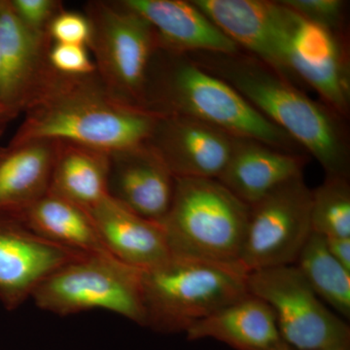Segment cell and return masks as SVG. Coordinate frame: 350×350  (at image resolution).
Returning <instances> with one entry per match:
<instances>
[{
  "label": "cell",
  "mask_w": 350,
  "mask_h": 350,
  "mask_svg": "<svg viewBox=\"0 0 350 350\" xmlns=\"http://www.w3.org/2000/svg\"><path fill=\"white\" fill-rule=\"evenodd\" d=\"M241 262L177 256L142 269L145 326L163 333L187 332L197 322L250 294Z\"/></svg>",
  "instance_id": "277c9868"
},
{
  "label": "cell",
  "mask_w": 350,
  "mask_h": 350,
  "mask_svg": "<svg viewBox=\"0 0 350 350\" xmlns=\"http://www.w3.org/2000/svg\"><path fill=\"white\" fill-rule=\"evenodd\" d=\"M192 2L241 50L275 70L273 1L194 0Z\"/></svg>",
  "instance_id": "44dd1931"
},
{
  "label": "cell",
  "mask_w": 350,
  "mask_h": 350,
  "mask_svg": "<svg viewBox=\"0 0 350 350\" xmlns=\"http://www.w3.org/2000/svg\"><path fill=\"white\" fill-rule=\"evenodd\" d=\"M236 137L191 117L160 114L148 144L175 177L217 179Z\"/></svg>",
  "instance_id": "7c38bea8"
},
{
  "label": "cell",
  "mask_w": 350,
  "mask_h": 350,
  "mask_svg": "<svg viewBox=\"0 0 350 350\" xmlns=\"http://www.w3.org/2000/svg\"><path fill=\"white\" fill-rule=\"evenodd\" d=\"M144 107L159 114L200 120L234 137L258 140L280 150H303L228 83L200 68L188 54L160 46L147 75Z\"/></svg>",
  "instance_id": "3957f363"
},
{
  "label": "cell",
  "mask_w": 350,
  "mask_h": 350,
  "mask_svg": "<svg viewBox=\"0 0 350 350\" xmlns=\"http://www.w3.org/2000/svg\"><path fill=\"white\" fill-rule=\"evenodd\" d=\"M59 146L31 140L0 150V213L18 217L49 191Z\"/></svg>",
  "instance_id": "ac0fdd59"
},
{
  "label": "cell",
  "mask_w": 350,
  "mask_h": 350,
  "mask_svg": "<svg viewBox=\"0 0 350 350\" xmlns=\"http://www.w3.org/2000/svg\"><path fill=\"white\" fill-rule=\"evenodd\" d=\"M47 33L52 43L72 44L89 48L91 24L85 14L62 9L51 21Z\"/></svg>",
  "instance_id": "4316f807"
},
{
  "label": "cell",
  "mask_w": 350,
  "mask_h": 350,
  "mask_svg": "<svg viewBox=\"0 0 350 350\" xmlns=\"http://www.w3.org/2000/svg\"><path fill=\"white\" fill-rule=\"evenodd\" d=\"M312 190L303 175L250 206L239 262L250 271L291 266L312 234Z\"/></svg>",
  "instance_id": "30bf717a"
},
{
  "label": "cell",
  "mask_w": 350,
  "mask_h": 350,
  "mask_svg": "<svg viewBox=\"0 0 350 350\" xmlns=\"http://www.w3.org/2000/svg\"><path fill=\"white\" fill-rule=\"evenodd\" d=\"M186 334L189 340L213 338L234 350H271L282 342L273 310L251 294L197 322Z\"/></svg>",
  "instance_id": "d6986e66"
},
{
  "label": "cell",
  "mask_w": 350,
  "mask_h": 350,
  "mask_svg": "<svg viewBox=\"0 0 350 350\" xmlns=\"http://www.w3.org/2000/svg\"><path fill=\"white\" fill-rule=\"evenodd\" d=\"M88 213L107 250L119 261L147 269L172 255L162 224L137 215L110 196Z\"/></svg>",
  "instance_id": "e0dca14e"
},
{
  "label": "cell",
  "mask_w": 350,
  "mask_h": 350,
  "mask_svg": "<svg viewBox=\"0 0 350 350\" xmlns=\"http://www.w3.org/2000/svg\"><path fill=\"white\" fill-rule=\"evenodd\" d=\"M174 188V175L150 145L110 155L109 196L137 215L162 224Z\"/></svg>",
  "instance_id": "5bb4252c"
},
{
  "label": "cell",
  "mask_w": 350,
  "mask_h": 350,
  "mask_svg": "<svg viewBox=\"0 0 350 350\" xmlns=\"http://www.w3.org/2000/svg\"><path fill=\"white\" fill-rule=\"evenodd\" d=\"M16 218L39 236L76 254L114 257L86 209L50 191Z\"/></svg>",
  "instance_id": "ffe728a7"
},
{
  "label": "cell",
  "mask_w": 350,
  "mask_h": 350,
  "mask_svg": "<svg viewBox=\"0 0 350 350\" xmlns=\"http://www.w3.org/2000/svg\"><path fill=\"white\" fill-rule=\"evenodd\" d=\"M13 119V117H11L8 113L3 111V110L0 108V135H1L2 131H3L4 128L7 125L9 121Z\"/></svg>",
  "instance_id": "f546056e"
},
{
  "label": "cell",
  "mask_w": 350,
  "mask_h": 350,
  "mask_svg": "<svg viewBox=\"0 0 350 350\" xmlns=\"http://www.w3.org/2000/svg\"><path fill=\"white\" fill-rule=\"evenodd\" d=\"M323 350H350V347H337V349H328Z\"/></svg>",
  "instance_id": "d6a6232c"
},
{
  "label": "cell",
  "mask_w": 350,
  "mask_h": 350,
  "mask_svg": "<svg viewBox=\"0 0 350 350\" xmlns=\"http://www.w3.org/2000/svg\"><path fill=\"white\" fill-rule=\"evenodd\" d=\"M85 15L96 75L122 100L145 108L147 75L159 48L153 27L123 1L89 2Z\"/></svg>",
  "instance_id": "ba28073f"
},
{
  "label": "cell",
  "mask_w": 350,
  "mask_h": 350,
  "mask_svg": "<svg viewBox=\"0 0 350 350\" xmlns=\"http://www.w3.org/2000/svg\"><path fill=\"white\" fill-rule=\"evenodd\" d=\"M276 70L304 83L345 120L350 113V70L347 38L273 1Z\"/></svg>",
  "instance_id": "8992f818"
},
{
  "label": "cell",
  "mask_w": 350,
  "mask_h": 350,
  "mask_svg": "<svg viewBox=\"0 0 350 350\" xmlns=\"http://www.w3.org/2000/svg\"><path fill=\"white\" fill-rule=\"evenodd\" d=\"M48 33L27 27L10 0H0V48L3 68L1 107L15 118L24 112L51 69Z\"/></svg>",
  "instance_id": "4fadbf2b"
},
{
  "label": "cell",
  "mask_w": 350,
  "mask_h": 350,
  "mask_svg": "<svg viewBox=\"0 0 350 350\" xmlns=\"http://www.w3.org/2000/svg\"><path fill=\"white\" fill-rule=\"evenodd\" d=\"M306 157L236 137L229 162L217 180L248 206L282 184L303 175Z\"/></svg>",
  "instance_id": "2e32d148"
},
{
  "label": "cell",
  "mask_w": 350,
  "mask_h": 350,
  "mask_svg": "<svg viewBox=\"0 0 350 350\" xmlns=\"http://www.w3.org/2000/svg\"><path fill=\"white\" fill-rule=\"evenodd\" d=\"M142 273L114 257L85 255L53 271L31 299L62 317L105 310L145 326Z\"/></svg>",
  "instance_id": "52a82bcc"
},
{
  "label": "cell",
  "mask_w": 350,
  "mask_h": 350,
  "mask_svg": "<svg viewBox=\"0 0 350 350\" xmlns=\"http://www.w3.org/2000/svg\"><path fill=\"white\" fill-rule=\"evenodd\" d=\"M312 232L323 238H350L349 177H325L312 190Z\"/></svg>",
  "instance_id": "cb8c5ba5"
},
{
  "label": "cell",
  "mask_w": 350,
  "mask_h": 350,
  "mask_svg": "<svg viewBox=\"0 0 350 350\" xmlns=\"http://www.w3.org/2000/svg\"><path fill=\"white\" fill-rule=\"evenodd\" d=\"M271 350H294L292 349L291 347H288L287 345H285L284 342H282V344L278 345V347H275V349Z\"/></svg>",
  "instance_id": "1f68e13d"
},
{
  "label": "cell",
  "mask_w": 350,
  "mask_h": 350,
  "mask_svg": "<svg viewBox=\"0 0 350 350\" xmlns=\"http://www.w3.org/2000/svg\"><path fill=\"white\" fill-rule=\"evenodd\" d=\"M80 256L0 213V301L17 310L53 271Z\"/></svg>",
  "instance_id": "8fae6325"
},
{
  "label": "cell",
  "mask_w": 350,
  "mask_h": 350,
  "mask_svg": "<svg viewBox=\"0 0 350 350\" xmlns=\"http://www.w3.org/2000/svg\"><path fill=\"white\" fill-rule=\"evenodd\" d=\"M188 55L200 68L234 88L260 114L310 153L327 177L349 178V140L342 117L243 51Z\"/></svg>",
  "instance_id": "7a4b0ae2"
},
{
  "label": "cell",
  "mask_w": 350,
  "mask_h": 350,
  "mask_svg": "<svg viewBox=\"0 0 350 350\" xmlns=\"http://www.w3.org/2000/svg\"><path fill=\"white\" fill-rule=\"evenodd\" d=\"M123 3L151 25L163 49L183 54H237L243 51L192 1L123 0Z\"/></svg>",
  "instance_id": "9a60e30c"
},
{
  "label": "cell",
  "mask_w": 350,
  "mask_h": 350,
  "mask_svg": "<svg viewBox=\"0 0 350 350\" xmlns=\"http://www.w3.org/2000/svg\"><path fill=\"white\" fill-rule=\"evenodd\" d=\"M2 90H3V68H2L1 48H0V108L1 109Z\"/></svg>",
  "instance_id": "4dcf8cb0"
},
{
  "label": "cell",
  "mask_w": 350,
  "mask_h": 350,
  "mask_svg": "<svg viewBox=\"0 0 350 350\" xmlns=\"http://www.w3.org/2000/svg\"><path fill=\"white\" fill-rule=\"evenodd\" d=\"M294 265L324 304L349 319L350 271L332 257L323 237L312 232Z\"/></svg>",
  "instance_id": "603a6c76"
},
{
  "label": "cell",
  "mask_w": 350,
  "mask_h": 350,
  "mask_svg": "<svg viewBox=\"0 0 350 350\" xmlns=\"http://www.w3.org/2000/svg\"><path fill=\"white\" fill-rule=\"evenodd\" d=\"M48 62L51 68L62 75L85 76L96 72V64L86 46L52 43Z\"/></svg>",
  "instance_id": "484cf974"
},
{
  "label": "cell",
  "mask_w": 350,
  "mask_h": 350,
  "mask_svg": "<svg viewBox=\"0 0 350 350\" xmlns=\"http://www.w3.org/2000/svg\"><path fill=\"white\" fill-rule=\"evenodd\" d=\"M110 155L89 147L59 142L49 191L87 211L109 197Z\"/></svg>",
  "instance_id": "7402d4cb"
},
{
  "label": "cell",
  "mask_w": 350,
  "mask_h": 350,
  "mask_svg": "<svg viewBox=\"0 0 350 350\" xmlns=\"http://www.w3.org/2000/svg\"><path fill=\"white\" fill-rule=\"evenodd\" d=\"M305 19L325 27L336 36H345V8L342 0H285L282 1Z\"/></svg>",
  "instance_id": "d4e9b609"
},
{
  "label": "cell",
  "mask_w": 350,
  "mask_h": 350,
  "mask_svg": "<svg viewBox=\"0 0 350 350\" xmlns=\"http://www.w3.org/2000/svg\"><path fill=\"white\" fill-rule=\"evenodd\" d=\"M325 241L332 257L350 271V238H329Z\"/></svg>",
  "instance_id": "f1b7e54d"
},
{
  "label": "cell",
  "mask_w": 350,
  "mask_h": 350,
  "mask_svg": "<svg viewBox=\"0 0 350 350\" xmlns=\"http://www.w3.org/2000/svg\"><path fill=\"white\" fill-rule=\"evenodd\" d=\"M18 17L27 27L40 33H47L51 21L63 9L56 0H10Z\"/></svg>",
  "instance_id": "83f0119b"
},
{
  "label": "cell",
  "mask_w": 350,
  "mask_h": 350,
  "mask_svg": "<svg viewBox=\"0 0 350 350\" xmlns=\"http://www.w3.org/2000/svg\"><path fill=\"white\" fill-rule=\"evenodd\" d=\"M24 113L9 144L51 140L108 155L148 144L160 116L122 100L96 72L71 76L52 68Z\"/></svg>",
  "instance_id": "6da1fadb"
},
{
  "label": "cell",
  "mask_w": 350,
  "mask_h": 350,
  "mask_svg": "<svg viewBox=\"0 0 350 350\" xmlns=\"http://www.w3.org/2000/svg\"><path fill=\"white\" fill-rule=\"evenodd\" d=\"M247 288L273 310L282 342L292 349L350 347L347 322L329 310L295 265L250 271Z\"/></svg>",
  "instance_id": "9c48e42d"
},
{
  "label": "cell",
  "mask_w": 350,
  "mask_h": 350,
  "mask_svg": "<svg viewBox=\"0 0 350 350\" xmlns=\"http://www.w3.org/2000/svg\"><path fill=\"white\" fill-rule=\"evenodd\" d=\"M250 211L217 179L175 177L174 199L162 222L170 252L239 262Z\"/></svg>",
  "instance_id": "5b68a950"
}]
</instances>
